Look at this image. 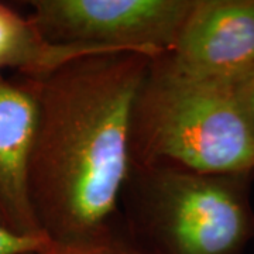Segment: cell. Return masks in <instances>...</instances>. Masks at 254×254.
Wrapping results in <instances>:
<instances>
[{
    "label": "cell",
    "mask_w": 254,
    "mask_h": 254,
    "mask_svg": "<svg viewBox=\"0 0 254 254\" xmlns=\"http://www.w3.org/2000/svg\"><path fill=\"white\" fill-rule=\"evenodd\" d=\"M108 54L47 41L30 16L0 3V73L41 79L78 57Z\"/></svg>",
    "instance_id": "obj_7"
},
{
    "label": "cell",
    "mask_w": 254,
    "mask_h": 254,
    "mask_svg": "<svg viewBox=\"0 0 254 254\" xmlns=\"http://www.w3.org/2000/svg\"><path fill=\"white\" fill-rule=\"evenodd\" d=\"M47 236H18L0 226V254H28L46 247Z\"/></svg>",
    "instance_id": "obj_9"
},
{
    "label": "cell",
    "mask_w": 254,
    "mask_h": 254,
    "mask_svg": "<svg viewBox=\"0 0 254 254\" xmlns=\"http://www.w3.org/2000/svg\"><path fill=\"white\" fill-rule=\"evenodd\" d=\"M28 254H151L130 235L118 216L91 235L66 242H50Z\"/></svg>",
    "instance_id": "obj_8"
},
{
    "label": "cell",
    "mask_w": 254,
    "mask_h": 254,
    "mask_svg": "<svg viewBox=\"0 0 254 254\" xmlns=\"http://www.w3.org/2000/svg\"><path fill=\"white\" fill-rule=\"evenodd\" d=\"M253 173L130 167L123 223L151 254H242L254 240Z\"/></svg>",
    "instance_id": "obj_3"
},
{
    "label": "cell",
    "mask_w": 254,
    "mask_h": 254,
    "mask_svg": "<svg viewBox=\"0 0 254 254\" xmlns=\"http://www.w3.org/2000/svg\"><path fill=\"white\" fill-rule=\"evenodd\" d=\"M163 55L196 78L242 79L254 68V0H195L173 51Z\"/></svg>",
    "instance_id": "obj_5"
},
{
    "label": "cell",
    "mask_w": 254,
    "mask_h": 254,
    "mask_svg": "<svg viewBox=\"0 0 254 254\" xmlns=\"http://www.w3.org/2000/svg\"><path fill=\"white\" fill-rule=\"evenodd\" d=\"M37 118L34 82L0 73V226L18 236H46L30 198Z\"/></svg>",
    "instance_id": "obj_6"
},
{
    "label": "cell",
    "mask_w": 254,
    "mask_h": 254,
    "mask_svg": "<svg viewBox=\"0 0 254 254\" xmlns=\"http://www.w3.org/2000/svg\"><path fill=\"white\" fill-rule=\"evenodd\" d=\"M236 92L254 138V68L236 82Z\"/></svg>",
    "instance_id": "obj_10"
},
{
    "label": "cell",
    "mask_w": 254,
    "mask_h": 254,
    "mask_svg": "<svg viewBox=\"0 0 254 254\" xmlns=\"http://www.w3.org/2000/svg\"><path fill=\"white\" fill-rule=\"evenodd\" d=\"M130 167L253 173L254 138L236 82L196 78L151 58L131 109Z\"/></svg>",
    "instance_id": "obj_2"
},
{
    "label": "cell",
    "mask_w": 254,
    "mask_h": 254,
    "mask_svg": "<svg viewBox=\"0 0 254 254\" xmlns=\"http://www.w3.org/2000/svg\"><path fill=\"white\" fill-rule=\"evenodd\" d=\"M151 58L83 55L31 79L38 118L30 198L51 242L91 235L118 216L130 170L131 109Z\"/></svg>",
    "instance_id": "obj_1"
},
{
    "label": "cell",
    "mask_w": 254,
    "mask_h": 254,
    "mask_svg": "<svg viewBox=\"0 0 254 254\" xmlns=\"http://www.w3.org/2000/svg\"><path fill=\"white\" fill-rule=\"evenodd\" d=\"M195 0H31L47 41L100 53L168 54Z\"/></svg>",
    "instance_id": "obj_4"
}]
</instances>
